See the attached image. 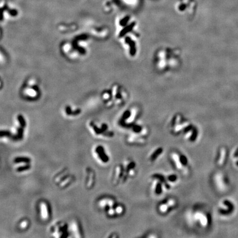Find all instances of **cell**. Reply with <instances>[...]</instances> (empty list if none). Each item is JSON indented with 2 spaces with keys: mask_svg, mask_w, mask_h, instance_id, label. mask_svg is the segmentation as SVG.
Masks as SVG:
<instances>
[{
  "mask_svg": "<svg viewBox=\"0 0 238 238\" xmlns=\"http://www.w3.org/2000/svg\"><path fill=\"white\" fill-rule=\"evenodd\" d=\"M97 152H98V154H99V157L102 158L103 161H107L108 160V158H107V157L106 155H105L104 149H103V147H98L97 149Z\"/></svg>",
  "mask_w": 238,
  "mask_h": 238,
  "instance_id": "277c9868",
  "label": "cell"
},
{
  "mask_svg": "<svg viewBox=\"0 0 238 238\" xmlns=\"http://www.w3.org/2000/svg\"><path fill=\"white\" fill-rule=\"evenodd\" d=\"M171 158L173 159V160L174 161V164L176 165V167L179 170H183L184 168V166L181 164L180 160V157H179L178 154L173 153L171 154Z\"/></svg>",
  "mask_w": 238,
  "mask_h": 238,
  "instance_id": "7a4b0ae2",
  "label": "cell"
},
{
  "mask_svg": "<svg viewBox=\"0 0 238 238\" xmlns=\"http://www.w3.org/2000/svg\"><path fill=\"white\" fill-rule=\"evenodd\" d=\"M29 165H26V166H21V167H19L18 169H17V171H23V170H27V169H29Z\"/></svg>",
  "mask_w": 238,
  "mask_h": 238,
  "instance_id": "4fadbf2b",
  "label": "cell"
},
{
  "mask_svg": "<svg viewBox=\"0 0 238 238\" xmlns=\"http://www.w3.org/2000/svg\"><path fill=\"white\" fill-rule=\"evenodd\" d=\"M16 163H19V162H24V163H29L30 161V159L28 158H25V157H19V158H16L14 160Z\"/></svg>",
  "mask_w": 238,
  "mask_h": 238,
  "instance_id": "9c48e42d",
  "label": "cell"
},
{
  "mask_svg": "<svg viewBox=\"0 0 238 238\" xmlns=\"http://www.w3.org/2000/svg\"><path fill=\"white\" fill-rule=\"evenodd\" d=\"M26 225H27V222L24 221L22 223L21 226L22 227V228H25L26 226Z\"/></svg>",
  "mask_w": 238,
  "mask_h": 238,
  "instance_id": "9a60e30c",
  "label": "cell"
},
{
  "mask_svg": "<svg viewBox=\"0 0 238 238\" xmlns=\"http://www.w3.org/2000/svg\"><path fill=\"white\" fill-rule=\"evenodd\" d=\"M234 156H235V157H238V149H237V151L235 152Z\"/></svg>",
  "mask_w": 238,
  "mask_h": 238,
  "instance_id": "2e32d148",
  "label": "cell"
},
{
  "mask_svg": "<svg viewBox=\"0 0 238 238\" xmlns=\"http://www.w3.org/2000/svg\"><path fill=\"white\" fill-rule=\"evenodd\" d=\"M237 165H238V161L237 163Z\"/></svg>",
  "mask_w": 238,
  "mask_h": 238,
  "instance_id": "e0dca14e",
  "label": "cell"
},
{
  "mask_svg": "<svg viewBox=\"0 0 238 238\" xmlns=\"http://www.w3.org/2000/svg\"><path fill=\"white\" fill-rule=\"evenodd\" d=\"M163 149L161 148H159L155 151H154L153 152V153L152 154V155L150 157V159L152 161H154V160H156L157 158H158V157L160 155V154L162 153Z\"/></svg>",
  "mask_w": 238,
  "mask_h": 238,
  "instance_id": "5b68a950",
  "label": "cell"
},
{
  "mask_svg": "<svg viewBox=\"0 0 238 238\" xmlns=\"http://www.w3.org/2000/svg\"><path fill=\"white\" fill-rule=\"evenodd\" d=\"M18 120H19V122H20L21 125L22 127H24L26 126L25 120H24L23 116H21V115H19V116H18Z\"/></svg>",
  "mask_w": 238,
  "mask_h": 238,
  "instance_id": "7c38bea8",
  "label": "cell"
},
{
  "mask_svg": "<svg viewBox=\"0 0 238 238\" xmlns=\"http://www.w3.org/2000/svg\"><path fill=\"white\" fill-rule=\"evenodd\" d=\"M177 176L175 175H170L168 176V180L171 182H175L176 180H177Z\"/></svg>",
  "mask_w": 238,
  "mask_h": 238,
  "instance_id": "8fae6325",
  "label": "cell"
},
{
  "mask_svg": "<svg viewBox=\"0 0 238 238\" xmlns=\"http://www.w3.org/2000/svg\"><path fill=\"white\" fill-rule=\"evenodd\" d=\"M195 218L197 220H199L201 224L203 227H205L208 224V219L206 215L203 213L198 212L196 213Z\"/></svg>",
  "mask_w": 238,
  "mask_h": 238,
  "instance_id": "6da1fadb",
  "label": "cell"
},
{
  "mask_svg": "<svg viewBox=\"0 0 238 238\" xmlns=\"http://www.w3.org/2000/svg\"><path fill=\"white\" fill-rule=\"evenodd\" d=\"M161 181H159L158 183L155 184V187H154V190H155V193L156 194L159 195L162 192V186H161Z\"/></svg>",
  "mask_w": 238,
  "mask_h": 238,
  "instance_id": "8992f818",
  "label": "cell"
},
{
  "mask_svg": "<svg viewBox=\"0 0 238 238\" xmlns=\"http://www.w3.org/2000/svg\"><path fill=\"white\" fill-rule=\"evenodd\" d=\"M144 140L142 138H137V137H131L129 138V141L132 142V143H143L144 142Z\"/></svg>",
  "mask_w": 238,
  "mask_h": 238,
  "instance_id": "ba28073f",
  "label": "cell"
},
{
  "mask_svg": "<svg viewBox=\"0 0 238 238\" xmlns=\"http://www.w3.org/2000/svg\"><path fill=\"white\" fill-rule=\"evenodd\" d=\"M125 2H126L127 3H134L136 2V0H124Z\"/></svg>",
  "mask_w": 238,
  "mask_h": 238,
  "instance_id": "5bb4252c",
  "label": "cell"
},
{
  "mask_svg": "<svg viewBox=\"0 0 238 238\" xmlns=\"http://www.w3.org/2000/svg\"><path fill=\"white\" fill-rule=\"evenodd\" d=\"M41 215L44 219H47L48 217V206L46 205L45 202H43L41 205Z\"/></svg>",
  "mask_w": 238,
  "mask_h": 238,
  "instance_id": "3957f363",
  "label": "cell"
},
{
  "mask_svg": "<svg viewBox=\"0 0 238 238\" xmlns=\"http://www.w3.org/2000/svg\"><path fill=\"white\" fill-rule=\"evenodd\" d=\"M170 207L169 206V205L168 204V203L166 202V203H162V204H161L160 206H159V210L161 212L165 213V212H167V211L168 210V209Z\"/></svg>",
  "mask_w": 238,
  "mask_h": 238,
  "instance_id": "52a82bcc",
  "label": "cell"
},
{
  "mask_svg": "<svg viewBox=\"0 0 238 238\" xmlns=\"http://www.w3.org/2000/svg\"><path fill=\"white\" fill-rule=\"evenodd\" d=\"M180 157V160L181 164H183V166H186L187 164V158L185 156H184L183 155H181Z\"/></svg>",
  "mask_w": 238,
  "mask_h": 238,
  "instance_id": "30bf717a",
  "label": "cell"
}]
</instances>
